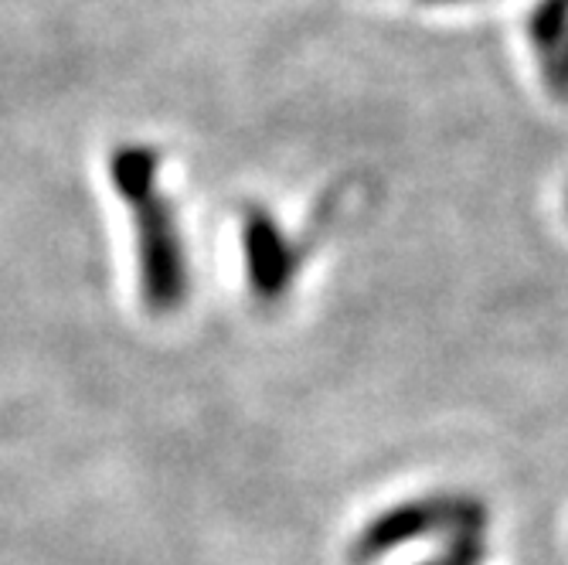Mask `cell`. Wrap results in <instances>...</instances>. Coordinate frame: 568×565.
Wrapping results in <instances>:
<instances>
[{"label": "cell", "mask_w": 568, "mask_h": 565, "mask_svg": "<svg viewBox=\"0 0 568 565\" xmlns=\"http://www.w3.org/2000/svg\"><path fill=\"white\" fill-rule=\"evenodd\" d=\"M106 168L130 212L140 300L153 317H171L191 296V263L178 209L161 188V150L150 143H120L110 150Z\"/></svg>", "instance_id": "obj_1"}, {"label": "cell", "mask_w": 568, "mask_h": 565, "mask_svg": "<svg viewBox=\"0 0 568 565\" xmlns=\"http://www.w3.org/2000/svg\"><path fill=\"white\" fill-rule=\"evenodd\" d=\"M490 515L487 504L477 494H463V491H439V494H423V497H408L398 501L385 511H378L375 518L365 522L347 548L351 565H372L408 542H419L429 535H456V532H474L487 528Z\"/></svg>", "instance_id": "obj_2"}, {"label": "cell", "mask_w": 568, "mask_h": 565, "mask_svg": "<svg viewBox=\"0 0 568 565\" xmlns=\"http://www.w3.org/2000/svg\"><path fill=\"white\" fill-rule=\"evenodd\" d=\"M239 245L248 293L266 306L283 303L303 266L300 242L266 204H245L239 215Z\"/></svg>", "instance_id": "obj_3"}, {"label": "cell", "mask_w": 568, "mask_h": 565, "mask_svg": "<svg viewBox=\"0 0 568 565\" xmlns=\"http://www.w3.org/2000/svg\"><path fill=\"white\" fill-rule=\"evenodd\" d=\"M528 38L538 56L541 75L548 79L568 41V0H538L528 18Z\"/></svg>", "instance_id": "obj_4"}, {"label": "cell", "mask_w": 568, "mask_h": 565, "mask_svg": "<svg viewBox=\"0 0 568 565\" xmlns=\"http://www.w3.org/2000/svg\"><path fill=\"white\" fill-rule=\"evenodd\" d=\"M484 558H487V528H474V532L446 535L443 552L429 558V565H484Z\"/></svg>", "instance_id": "obj_5"}, {"label": "cell", "mask_w": 568, "mask_h": 565, "mask_svg": "<svg viewBox=\"0 0 568 565\" xmlns=\"http://www.w3.org/2000/svg\"><path fill=\"white\" fill-rule=\"evenodd\" d=\"M545 85H548L558 99H568V41H565L561 56H558V65H555L551 75L545 79Z\"/></svg>", "instance_id": "obj_6"}, {"label": "cell", "mask_w": 568, "mask_h": 565, "mask_svg": "<svg viewBox=\"0 0 568 565\" xmlns=\"http://www.w3.org/2000/svg\"><path fill=\"white\" fill-rule=\"evenodd\" d=\"M423 4H443V8H449V4H484V0H423Z\"/></svg>", "instance_id": "obj_7"}, {"label": "cell", "mask_w": 568, "mask_h": 565, "mask_svg": "<svg viewBox=\"0 0 568 565\" xmlns=\"http://www.w3.org/2000/svg\"><path fill=\"white\" fill-rule=\"evenodd\" d=\"M565 215H568V194H565Z\"/></svg>", "instance_id": "obj_8"}]
</instances>
